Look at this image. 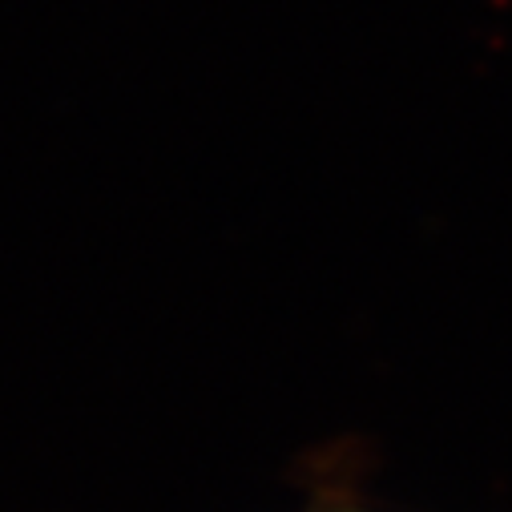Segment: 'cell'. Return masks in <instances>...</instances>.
Masks as SVG:
<instances>
[{"instance_id": "cell-1", "label": "cell", "mask_w": 512, "mask_h": 512, "mask_svg": "<svg viewBox=\"0 0 512 512\" xmlns=\"http://www.w3.org/2000/svg\"><path fill=\"white\" fill-rule=\"evenodd\" d=\"M319 512H363V508H319Z\"/></svg>"}]
</instances>
